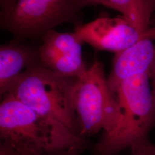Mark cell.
<instances>
[{"label": "cell", "instance_id": "8992f818", "mask_svg": "<svg viewBox=\"0 0 155 155\" xmlns=\"http://www.w3.org/2000/svg\"><path fill=\"white\" fill-rule=\"evenodd\" d=\"M41 38L39 60L45 67L66 77L79 78L87 71L82 58L84 43L75 32L61 33L51 29Z\"/></svg>", "mask_w": 155, "mask_h": 155}, {"label": "cell", "instance_id": "9a60e30c", "mask_svg": "<svg viewBox=\"0 0 155 155\" xmlns=\"http://www.w3.org/2000/svg\"><path fill=\"white\" fill-rule=\"evenodd\" d=\"M79 153H80V152H78L77 151L70 150V151H65V152L56 153L50 155H78Z\"/></svg>", "mask_w": 155, "mask_h": 155}, {"label": "cell", "instance_id": "52a82bcc", "mask_svg": "<svg viewBox=\"0 0 155 155\" xmlns=\"http://www.w3.org/2000/svg\"><path fill=\"white\" fill-rule=\"evenodd\" d=\"M74 32L95 49L116 54L141 40V33L123 16L99 18L75 27Z\"/></svg>", "mask_w": 155, "mask_h": 155}, {"label": "cell", "instance_id": "30bf717a", "mask_svg": "<svg viewBox=\"0 0 155 155\" xmlns=\"http://www.w3.org/2000/svg\"><path fill=\"white\" fill-rule=\"evenodd\" d=\"M155 0H105L104 6L120 12L141 33L150 28Z\"/></svg>", "mask_w": 155, "mask_h": 155}, {"label": "cell", "instance_id": "ba28073f", "mask_svg": "<svg viewBox=\"0 0 155 155\" xmlns=\"http://www.w3.org/2000/svg\"><path fill=\"white\" fill-rule=\"evenodd\" d=\"M150 39H141L133 46L116 54L107 83L114 94L122 81L150 74L155 59V45Z\"/></svg>", "mask_w": 155, "mask_h": 155}, {"label": "cell", "instance_id": "9c48e42d", "mask_svg": "<svg viewBox=\"0 0 155 155\" xmlns=\"http://www.w3.org/2000/svg\"><path fill=\"white\" fill-rule=\"evenodd\" d=\"M39 61V48L13 40L0 47V94L3 96L28 67Z\"/></svg>", "mask_w": 155, "mask_h": 155}, {"label": "cell", "instance_id": "3957f363", "mask_svg": "<svg viewBox=\"0 0 155 155\" xmlns=\"http://www.w3.org/2000/svg\"><path fill=\"white\" fill-rule=\"evenodd\" d=\"M150 75L129 78L114 94L122 113L116 130L103 134L95 145L94 155H117L122 150L150 143L148 135L155 123V104L150 87Z\"/></svg>", "mask_w": 155, "mask_h": 155}, {"label": "cell", "instance_id": "5b68a950", "mask_svg": "<svg viewBox=\"0 0 155 155\" xmlns=\"http://www.w3.org/2000/svg\"><path fill=\"white\" fill-rule=\"evenodd\" d=\"M82 9L79 0H17L1 27L22 42L42 38L64 23L83 24Z\"/></svg>", "mask_w": 155, "mask_h": 155}, {"label": "cell", "instance_id": "6da1fadb", "mask_svg": "<svg viewBox=\"0 0 155 155\" xmlns=\"http://www.w3.org/2000/svg\"><path fill=\"white\" fill-rule=\"evenodd\" d=\"M0 155L82 152L88 143L61 123L43 116L9 94L0 105Z\"/></svg>", "mask_w": 155, "mask_h": 155}, {"label": "cell", "instance_id": "8fae6325", "mask_svg": "<svg viewBox=\"0 0 155 155\" xmlns=\"http://www.w3.org/2000/svg\"><path fill=\"white\" fill-rule=\"evenodd\" d=\"M131 150V155H155V145L150 143L134 147Z\"/></svg>", "mask_w": 155, "mask_h": 155}, {"label": "cell", "instance_id": "277c9868", "mask_svg": "<svg viewBox=\"0 0 155 155\" xmlns=\"http://www.w3.org/2000/svg\"><path fill=\"white\" fill-rule=\"evenodd\" d=\"M74 105L79 134L83 139L102 130L109 134L116 130L122 118L119 103L106 78L103 64L95 59L81 77L74 91Z\"/></svg>", "mask_w": 155, "mask_h": 155}, {"label": "cell", "instance_id": "2e32d148", "mask_svg": "<svg viewBox=\"0 0 155 155\" xmlns=\"http://www.w3.org/2000/svg\"><path fill=\"white\" fill-rule=\"evenodd\" d=\"M154 12H155V4H154Z\"/></svg>", "mask_w": 155, "mask_h": 155}, {"label": "cell", "instance_id": "7a4b0ae2", "mask_svg": "<svg viewBox=\"0 0 155 155\" xmlns=\"http://www.w3.org/2000/svg\"><path fill=\"white\" fill-rule=\"evenodd\" d=\"M77 79L53 72L39 60L21 73L5 94L11 95L39 114L61 123L80 136L74 105Z\"/></svg>", "mask_w": 155, "mask_h": 155}, {"label": "cell", "instance_id": "7c38bea8", "mask_svg": "<svg viewBox=\"0 0 155 155\" xmlns=\"http://www.w3.org/2000/svg\"><path fill=\"white\" fill-rule=\"evenodd\" d=\"M17 0H0L1 22L9 16Z\"/></svg>", "mask_w": 155, "mask_h": 155}, {"label": "cell", "instance_id": "5bb4252c", "mask_svg": "<svg viewBox=\"0 0 155 155\" xmlns=\"http://www.w3.org/2000/svg\"><path fill=\"white\" fill-rule=\"evenodd\" d=\"M147 39L151 40H155V27H150L145 33L142 34L141 39Z\"/></svg>", "mask_w": 155, "mask_h": 155}, {"label": "cell", "instance_id": "4fadbf2b", "mask_svg": "<svg viewBox=\"0 0 155 155\" xmlns=\"http://www.w3.org/2000/svg\"><path fill=\"white\" fill-rule=\"evenodd\" d=\"M150 79L152 81V94L153 100L155 104V59L151 71L150 72Z\"/></svg>", "mask_w": 155, "mask_h": 155}]
</instances>
